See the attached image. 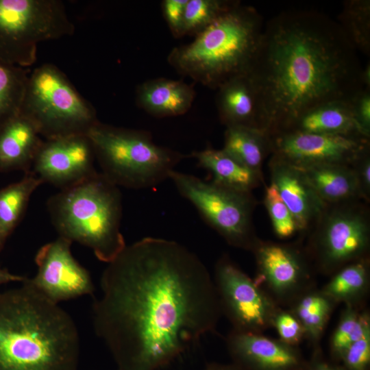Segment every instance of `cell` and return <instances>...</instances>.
Here are the masks:
<instances>
[{"label": "cell", "mask_w": 370, "mask_h": 370, "mask_svg": "<svg viewBox=\"0 0 370 370\" xmlns=\"http://www.w3.org/2000/svg\"><path fill=\"white\" fill-rule=\"evenodd\" d=\"M108 264L92 319L117 370H158L216 328L214 281L185 246L145 237Z\"/></svg>", "instance_id": "cell-1"}, {"label": "cell", "mask_w": 370, "mask_h": 370, "mask_svg": "<svg viewBox=\"0 0 370 370\" xmlns=\"http://www.w3.org/2000/svg\"><path fill=\"white\" fill-rule=\"evenodd\" d=\"M357 50L340 25L311 10H288L264 25L248 73L264 130H285L307 110L365 88Z\"/></svg>", "instance_id": "cell-2"}, {"label": "cell", "mask_w": 370, "mask_h": 370, "mask_svg": "<svg viewBox=\"0 0 370 370\" xmlns=\"http://www.w3.org/2000/svg\"><path fill=\"white\" fill-rule=\"evenodd\" d=\"M21 283L0 291V370H77L73 319L27 278Z\"/></svg>", "instance_id": "cell-3"}, {"label": "cell", "mask_w": 370, "mask_h": 370, "mask_svg": "<svg viewBox=\"0 0 370 370\" xmlns=\"http://www.w3.org/2000/svg\"><path fill=\"white\" fill-rule=\"evenodd\" d=\"M258 10L238 1L188 44L174 47L168 63L180 75L211 89L248 74L264 29Z\"/></svg>", "instance_id": "cell-4"}, {"label": "cell", "mask_w": 370, "mask_h": 370, "mask_svg": "<svg viewBox=\"0 0 370 370\" xmlns=\"http://www.w3.org/2000/svg\"><path fill=\"white\" fill-rule=\"evenodd\" d=\"M121 201L118 186L97 172L51 196L47 208L60 237L90 248L108 263L126 246Z\"/></svg>", "instance_id": "cell-5"}, {"label": "cell", "mask_w": 370, "mask_h": 370, "mask_svg": "<svg viewBox=\"0 0 370 370\" xmlns=\"http://www.w3.org/2000/svg\"><path fill=\"white\" fill-rule=\"evenodd\" d=\"M101 173L117 186L140 189L169 179L185 158L156 144L145 130L115 127L97 121L88 132Z\"/></svg>", "instance_id": "cell-6"}, {"label": "cell", "mask_w": 370, "mask_h": 370, "mask_svg": "<svg viewBox=\"0 0 370 370\" xmlns=\"http://www.w3.org/2000/svg\"><path fill=\"white\" fill-rule=\"evenodd\" d=\"M20 113L46 140L87 134L99 121L91 104L51 64H44L29 74Z\"/></svg>", "instance_id": "cell-7"}, {"label": "cell", "mask_w": 370, "mask_h": 370, "mask_svg": "<svg viewBox=\"0 0 370 370\" xmlns=\"http://www.w3.org/2000/svg\"><path fill=\"white\" fill-rule=\"evenodd\" d=\"M74 32L62 1L0 0V63L27 69L39 43Z\"/></svg>", "instance_id": "cell-8"}, {"label": "cell", "mask_w": 370, "mask_h": 370, "mask_svg": "<svg viewBox=\"0 0 370 370\" xmlns=\"http://www.w3.org/2000/svg\"><path fill=\"white\" fill-rule=\"evenodd\" d=\"M169 179L228 244L253 250L259 239L252 223L256 201L251 193L238 191L175 170L170 173Z\"/></svg>", "instance_id": "cell-9"}, {"label": "cell", "mask_w": 370, "mask_h": 370, "mask_svg": "<svg viewBox=\"0 0 370 370\" xmlns=\"http://www.w3.org/2000/svg\"><path fill=\"white\" fill-rule=\"evenodd\" d=\"M355 202L328 206L315 224L310 251L323 274L332 275L347 264L367 258L369 217Z\"/></svg>", "instance_id": "cell-10"}, {"label": "cell", "mask_w": 370, "mask_h": 370, "mask_svg": "<svg viewBox=\"0 0 370 370\" xmlns=\"http://www.w3.org/2000/svg\"><path fill=\"white\" fill-rule=\"evenodd\" d=\"M214 284L221 310L234 330L262 333L272 328L280 306L228 256L221 257L217 262Z\"/></svg>", "instance_id": "cell-11"}, {"label": "cell", "mask_w": 370, "mask_h": 370, "mask_svg": "<svg viewBox=\"0 0 370 370\" xmlns=\"http://www.w3.org/2000/svg\"><path fill=\"white\" fill-rule=\"evenodd\" d=\"M272 156L295 166L340 164L352 166L369 149V138L299 132L271 136Z\"/></svg>", "instance_id": "cell-12"}, {"label": "cell", "mask_w": 370, "mask_h": 370, "mask_svg": "<svg viewBox=\"0 0 370 370\" xmlns=\"http://www.w3.org/2000/svg\"><path fill=\"white\" fill-rule=\"evenodd\" d=\"M251 251L257 267L254 280L279 306H288L314 286L307 260L296 247L259 240Z\"/></svg>", "instance_id": "cell-13"}, {"label": "cell", "mask_w": 370, "mask_h": 370, "mask_svg": "<svg viewBox=\"0 0 370 370\" xmlns=\"http://www.w3.org/2000/svg\"><path fill=\"white\" fill-rule=\"evenodd\" d=\"M71 244L59 236L42 246L35 256L37 273L27 278L38 292L57 304L94 291L88 271L72 255Z\"/></svg>", "instance_id": "cell-14"}, {"label": "cell", "mask_w": 370, "mask_h": 370, "mask_svg": "<svg viewBox=\"0 0 370 370\" xmlns=\"http://www.w3.org/2000/svg\"><path fill=\"white\" fill-rule=\"evenodd\" d=\"M95 155L86 134H76L42 141L29 171L42 183L62 189L92 176Z\"/></svg>", "instance_id": "cell-15"}, {"label": "cell", "mask_w": 370, "mask_h": 370, "mask_svg": "<svg viewBox=\"0 0 370 370\" xmlns=\"http://www.w3.org/2000/svg\"><path fill=\"white\" fill-rule=\"evenodd\" d=\"M227 345L235 364L245 370H301L306 363L297 347L262 333L233 330Z\"/></svg>", "instance_id": "cell-16"}, {"label": "cell", "mask_w": 370, "mask_h": 370, "mask_svg": "<svg viewBox=\"0 0 370 370\" xmlns=\"http://www.w3.org/2000/svg\"><path fill=\"white\" fill-rule=\"evenodd\" d=\"M269 166L271 182L292 214L298 232L316 224L328 206L318 196L303 172L274 156H271Z\"/></svg>", "instance_id": "cell-17"}, {"label": "cell", "mask_w": 370, "mask_h": 370, "mask_svg": "<svg viewBox=\"0 0 370 370\" xmlns=\"http://www.w3.org/2000/svg\"><path fill=\"white\" fill-rule=\"evenodd\" d=\"M217 90L218 113L225 127L245 126L264 130L258 92L248 74L232 78Z\"/></svg>", "instance_id": "cell-18"}, {"label": "cell", "mask_w": 370, "mask_h": 370, "mask_svg": "<svg viewBox=\"0 0 370 370\" xmlns=\"http://www.w3.org/2000/svg\"><path fill=\"white\" fill-rule=\"evenodd\" d=\"M195 97L192 85L165 77L146 80L136 90L137 106L158 118L186 114L191 108Z\"/></svg>", "instance_id": "cell-19"}, {"label": "cell", "mask_w": 370, "mask_h": 370, "mask_svg": "<svg viewBox=\"0 0 370 370\" xmlns=\"http://www.w3.org/2000/svg\"><path fill=\"white\" fill-rule=\"evenodd\" d=\"M34 124L21 113L0 127V173L29 172L42 143Z\"/></svg>", "instance_id": "cell-20"}, {"label": "cell", "mask_w": 370, "mask_h": 370, "mask_svg": "<svg viewBox=\"0 0 370 370\" xmlns=\"http://www.w3.org/2000/svg\"><path fill=\"white\" fill-rule=\"evenodd\" d=\"M284 132L366 137L354 120L349 100L330 101L311 108Z\"/></svg>", "instance_id": "cell-21"}, {"label": "cell", "mask_w": 370, "mask_h": 370, "mask_svg": "<svg viewBox=\"0 0 370 370\" xmlns=\"http://www.w3.org/2000/svg\"><path fill=\"white\" fill-rule=\"evenodd\" d=\"M299 169L328 206L354 202L362 199L356 175L352 166L325 164Z\"/></svg>", "instance_id": "cell-22"}, {"label": "cell", "mask_w": 370, "mask_h": 370, "mask_svg": "<svg viewBox=\"0 0 370 370\" xmlns=\"http://www.w3.org/2000/svg\"><path fill=\"white\" fill-rule=\"evenodd\" d=\"M191 156L198 166L209 171L212 182L222 186L245 193H251L262 182V175L246 167L223 149L207 147L195 151Z\"/></svg>", "instance_id": "cell-23"}, {"label": "cell", "mask_w": 370, "mask_h": 370, "mask_svg": "<svg viewBox=\"0 0 370 370\" xmlns=\"http://www.w3.org/2000/svg\"><path fill=\"white\" fill-rule=\"evenodd\" d=\"M222 149L246 167L262 175L264 160L272 153L271 137L258 128L226 127Z\"/></svg>", "instance_id": "cell-24"}, {"label": "cell", "mask_w": 370, "mask_h": 370, "mask_svg": "<svg viewBox=\"0 0 370 370\" xmlns=\"http://www.w3.org/2000/svg\"><path fill=\"white\" fill-rule=\"evenodd\" d=\"M331 275L322 291L336 304L360 306L369 288V259L365 258L347 264Z\"/></svg>", "instance_id": "cell-25"}, {"label": "cell", "mask_w": 370, "mask_h": 370, "mask_svg": "<svg viewBox=\"0 0 370 370\" xmlns=\"http://www.w3.org/2000/svg\"><path fill=\"white\" fill-rule=\"evenodd\" d=\"M336 305L321 289L313 286L296 297L288 309L301 324L305 338L317 345Z\"/></svg>", "instance_id": "cell-26"}, {"label": "cell", "mask_w": 370, "mask_h": 370, "mask_svg": "<svg viewBox=\"0 0 370 370\" xmlns=\"http://www.w3.org/2000/svg\"><path fill=\"white\" fill-rule=\"evenodd\" d=\"M42 184L29 171L20 181L0 189V226L8 236L21 221L31 195Z\"/></svg>", "instance_id": "cell-27"}, {"label": "cell", "mask_w": 370, "mask_h": 370, "mask_svg": "<svg viewBox=\"0 0 370 370\" xmlns=\"http://www.w3.org/2000/svg\"><path fill=\"white\" fill-rule=\"evenodd\" d=\"M29 71L0 63V127L21 112Z\"/></svg>", "instance_id": "cell-28"}, {"label": "cell", "mask_w": 370, "mask_h": 370, "mask_svg": "<svg viewBox=\"0 0 370 370\" xmlns=\"http://www.w3.org/2000/svg\"><path fill=\"white\" fill-rule=\"evenodd\" d=\"M337 22L357 51L369 56L370 1H345Z\"/></svg>", "instance_id": "cell-29"}, {"label": "cell", "mask_w": 370, "mask_h": 370, "mask_svg": "<svg viewBox=\"0 0 370 370\" xmlns=\"http://www.w3.org/2000/svg\"><path fill=\"white\" fill-rule=\"evenodd\" d=\"M370 329V315L360 306H345L330 342L332 357L341 360L344 352Z\"/></svg>", "instance_id": "cell-30"}, {"label": "cell", "mask_w": 370, "mask_h": 370, "mask_svg": "<svg viewBox=\"0 0 370 370\" xmlns=\"http://www.w3.org/2000/svg\"><path fill=\"white\" fill-rule=\"evenodd\" d=\"M234 2L228 0H188L184 12L183 36L195 37L226 11Z\"/></svg>", "instance_id": "cell-31"}, {"label": "cell", "mask_w": 370, "mask_h": 370, "mask_svg": "<svg viewBox=\"0 0 370 370\" xmlns=\"http://www.w3.org/2000/svg\"><path fill=\"white\" fill-rule=\"evenodd\" d=\"M264 204L278 238H288L298 232L292 214L272 182L265 188Z\"/></svg>", "instance_id": "cell-32"}, {"label": "cell", "mask_w": 370, "mask_h": 370, "mask_svg": "<svg viewBox=\"0 0 370 370\" xmlns=\"http://www.w3.org/2000/svg\"><path fill=\"white\" fill-rule=\"evenodd\" d=\"M274 328L282 342L294 347L305 338L303 327L294 314L288 309L279 306L272 321Z\"/></svg>", "instance_id": "cell-33"}, {"label": "cell", "mask_w": 370, "mask_h": 370, "mask_svg": "<svg viewBox=\"0 0 370 370\" xmlns=\"http://www.w3.org/2000/svg\"><path fill=\"white\" fill-rule=\"evenodd\" d=\"M340 362L346 370H369L370 329L348 347Z\"/></svg>", "instance_id": "cell-34"}, {"label": "cell", "mask_w": 370, "mask_h": 370, "mask_svg": "<svg viewBox=\"0 0 370 370\" xmlns=\"http://www.w3.org/2000/svg\"><path fill=\"white\" fill-rule=\"evenodd\" d=\"M352 114L362 133L370 138V89L363 88L349 99Z\"/></svg>", "instance_id": "cell-35"}, {"label": "cell", "mask_w": 370, "mask_h": 370, "mask_svg": "<svg viewBox=\"0 0 370 370\" xmlns=\"http://www.w3.org/2000/svg\"><path fill=\"white\" fill-rule=\"evenodd\" d=\"M188 0H164L162 10L168 27L175 38L183 36L184 18L186 5Z\"/></svg>", "instance_id": "cell-36"}, {"label": "cell", "mask_w": 370, "mask_h": 370, "mask_svg": "<svg viewBox=\"0 0 370 370\" xmlns=\"http://www.w3.org/2000/svg\"><path fill=\"white\" fill-rule=\"evenodd\" d=\"M358 180L362 199L368 201L370 197V153L366 151L352 166Z\"/></svg>", "instance_id": "cell-37"}, {"label": "cell", "mask_w": 370, "mask_h": 370, "mask_svg": "<svg viewBox=\"0 0 370 370\" xmlns=\"http://www.w3.org/2000/svg\"><path fill=\"white\" fill-rule=\"evenodd\" d=\"M301 370H346L342 365H336L326 362L319 358V352L317 354L313 360L306 363L304 367Z\"/></svg>", "instance_id": "cell-38"}, {"label": "cell", "mask_w": 370, "mask_h": 370, "mask_svg": "<svg viewBox=\"0 0 370 370\" xmlns=\"http://www.w3.org/2000/svg\"><path fill=\"white\" fill-rule=\"evenodd\" d=\"M25 277L13 274L5 269L0 267V286L10 282H22Z\"/></svg>", "instance_id": "cell-39"}, {"label": "cell", "mask_w": 370, "mask_h": 370, "mask_svg": "<svg viewBox=\"0 0 370 370\" xmlns=\"http://www.w3.org/2000/svg\"><path fill=\"white\" fill-rule=\"evenodd\" d=\"M206 370H245L236 364L234 365H219L212 364Z\"/></svg>", "instance_id": "cell-40"}, {"label": "cell", "mask_w": 370, "mask_h": 370, "mask_svg": "<svg viewBox=\"0 0 370 370\" xmlns=\"http://www.w3.org/2000/svg\"><path fill=\"white\" fill-rule=\"evenodd\" d=\"M361 81L365 88L370 89V64L369 62L362 67Z\"/></svg>", "instance_id": "cell-41"}, {"label": "cell", "mask_w": 370, "mask_h": 370, "mask_svg": "<svg viewBox=\"0 0 370 370\" xmlns=\"http://www.w3.org/2000/svg\"><path fill=\"white\" fill-rule=\"evenodd\" d=\"M9 236L5 233L3 228L0 226V251L3 247L7 238Z\"/></svg>", "instance_id": "cell-42"}]
</instances>
